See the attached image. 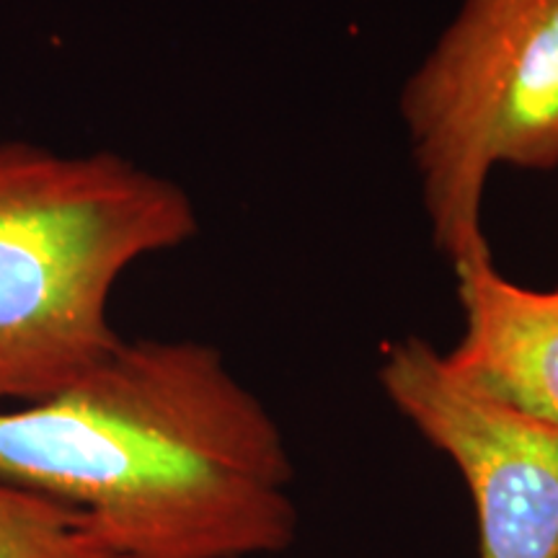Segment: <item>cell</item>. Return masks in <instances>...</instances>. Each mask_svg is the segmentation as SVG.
Masks as SVG:
<instances>
[{
    "mask_svg": "<svg viewBox=\"0 0 558 558\" xmlns=\"http://www.w3.org/2000/svg\"><path fill=\"white\" fill-rule=\"evenodd\" d=\"M380 386L469 486L478 558H558V427L460 380L427 339L388 349Z\"/></svg>",
    "mask_w": 558,
    "mask_h": 558,
    "instance_id": "obj_4",
    "label": "cell"
},
{
    "mask_svg": "<svg viewBox=\"0 0 558 558\" xmlns=\"http://www.w3.org/2000/svg\"><path fill=\"white\" fill-rule=\"evenodd\" d=\"M399 107L435 246L452 269L492 256V171L558 166V0H460Z\"/></svg>",
    "mask_w": 558,
    "mask_h": 558,
    "instance_id": "obj_3",
    "label": "cell"
},
{
    "mask_svg": "<svg viewBox=\"0 0 558 558\" xmlns=\"http://www.w3.org/2000/svg\"><path fill=\"white\" fill-rule=\"evenodd\" d=\"M0 478L78 509L114 558L277 556L298 538L288 442L194 339H122L60 393L0 409Z\"/></svg>",
    "mask_w": 558,
    "mask_h": 558,
    "instance_id": "obj_1",
    "label": "cell"
},
{
    "mask_svg": "<svg viewBox=\"0 0 558 558\" xmlns=\"http://www.w3.org/2000/svg\"><path fill=\"white\" fill-rule=\"evenodd\" d=\"M199 233L184 186L111 150L0 143V401L60 393L120 347L111 292Z\"/></svg>",
    "mask_w": 558,
    "mask_h": 558,
    "instance_id": "obj_2",
    "label": "cell"
},
{
    "mask_svg": "<svg viewBox=\"0 0 558 558\" xmlns=\"http://www.w3.org/2000/svg\"><path fill=\"white\" fill-rule=\"evenodd\" d=\"M463 337L445 352L460 380L558 427V290L514 284L492 256L456 269Z\"/></svg>",
    "mask_w": 558,
    "mask_h": 558,
    "instance_id": "obj_5",
    "label": "cell"
},
{
    "mask_svg": "<svg viewBox=\"0 0 558 558\" xmlns=\"http://www.w3.org/2000/svg\"><path fill=\"white\" fill-rule=\"evenodd\" d=\"M0 558H114L78 509L0 478Z\"/></svg>",
    "mask_w": 558,
    "mask_h": 558,
    "instance_id": "obj_6",
    "label": "cell"
}]
</instances>
